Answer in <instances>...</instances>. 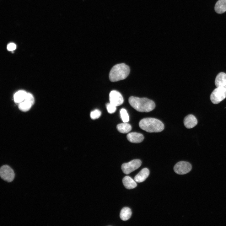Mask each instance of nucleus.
I'll return each mask as SVG.
<instances>
[{"mask_svg": "<svg viewBox=\"0 0 226 226\" xmlns=\"http://www.w3.org/2000/svg\"><path fill=\"white\" fill-rule=\"evenodd\" d=\"M129 103L136 110L140 112H149L155 107L154 102L146 98H139L132 96L128 99Z\"/></svg>", "mask_w": 226, "mask_h": 226, "instance_id": "f257e3e1", "label": "nucleus"}, {"mask_svg": "<svg viewBox=\"0 0 226 226\" xmlns=\"http://www.w3.org/2000/svg\"><path fill=\"white\" fill-rule=\"evenodd\" d=\"M139 125L141 129L149 132H158L164 129V124L160 121L154 118H146L139 121Z\"/></svg>", "mask_w": 226, "mask_h": 226, "instance_id": "f03ea898", "label": "nucleus"}, {"mask_svg": "<svg viewBox=\"0 0 226 226\" xmlns=\"http://www.w3.org/2000/svg\"><path fill=\"white\" fill-rule=\"evenodd\" d=\"M130 72L129 67L124 63L114 65L111 69L109 74L110 81L117 82L125 79Z\"/></svg>", "mask_w": 226, "mask_h": 226, "instance_id": "7ed1b4c3", "label": "nucleus"}, {"mask_svg": "<svg viewBox=\"0 0 226 226\" xmlns=\"http://www.w3.org/2000/svg\"><path fill=\"white\" fill-rule=\"evenodd\" d=\"M0 176L3 180L10 182L14 178L15 174L13 169L8 165L2 166L0 169Z\"/></svg>", "mask_w": 226, "mask_h": 226, "instance_id": "20e7f679", "label": "nucleus"}, {"mask_svg": "<svg viewBox=\"0 0 226 226\" xmlns=\"http://www.w3.org/2000/svg\"><path fill=\"white\" fill-rule=\"evenodd\" d=\"M141 161L139 159H135L123 164L121 166L123 172L128 174L138 168L141 165Z\"/></svg>", "mask_w": 226, "mask_h": 226, "instance_id": "39448f33", "label": "nucleus"}, {"mask_svg": "<svg viewBox=\"0 0 226 226\" xmlns=\"http://www.w3.org/2000/svg\"><path fill=\"white\" fill-rule=\"evenodd\" d=\"M226 97V90L222 88H217L212 93L210 98L212 102L217 104Z\"/></svg>", "mask_w": 226, "mask_h": 226, "instance_id": "423d86ee", "label": "nucleus"}, {"mask_svg": "<svg viewBox=\"0 0 226 226\" xmlns=\"http://www.w3.org/2000/svg\"><path fill=\"white\" fill-rule=\"evenodd\" d=\"M191 164L188 162L181 161L178 162L175 165L174 170L175 172L179 175H184L189 172L191 170Z\"/></svg>", "mask_w": 226, "mask_h": 226, "instance_id": "0eeeda50", "label": "nucleus"}, {"mask_svg": "<svg viewBox=\"0 0 226 226\" xmlns=\"http://www.w3.org/2000/svg\"><path fill=\"white\" fill-rule=\"evenodd\" d=\"M110 103L116 106L122 105L124 100L121 94L118 91L113 90L111 91L109 94Z\"/></svg>", "mask_w": 226, "mask_h": 226, "instance_id": "6e6552de", "label": "nucleus"}, {"mask_svg": "<svg viewBox=\"0 0 226 226\" xmlns=\"http://www.w3.org/2000/svg\"><path fill=\"white\" fill-rule=\"evenodd\" d=\"M215 83L217 88L226 90V74L223 72L218 73L216 78Z\"/></svg>", "mask_w": 226, "mask_h": 226, "instance_id": "1a4fd4ad", "label": "nucleus"}, {"mask_svg": "<svg viewBox=\"0 0 226 226\" xmlns=\"http://www.w3.org/2000/svg\"><path fill=\"white\" fill-rule=\"evenodd\" d=\"M126 137L127 140L132 143H140L144 139V137L142 134L136 132L129 133L127 135Z\"/></svg>", "mask_w": 226, "mask_h": 226, "instance_id": "9d476101", "label": "nucleus"}, {"mask_svg": "<svg viewBox=\"0 0 226 226\" xmlns=\"http://www.w3.org/2000/svg\"><path fill=\"white\" fill-rule=\"evenodd\" d=\"M197 123L196 117L192 115H189L186 116L184 120V124L187 128H191L195 126Z\"/></svg>", "mask_w": 226, "mask_h": 226, "instance_id": "9b49d317", "label": "nucleus"}, {"mask_svg": "<svg viewBox=\"0 0 226 226\" xmlns=\"http://www.w3.org/2000/svg\"><path fill=\"white\" fill-rule=\"evenodd\" d=\"M149 174L148 169L147 168H143L135 176L134 180L137 182H142L146 179Z\"/></svg>", "mask_w": 226, "mask_h": 226, "instance_id": "f8f14e48", "label": "nucleus"}, {"mask_svg": "<svg viewBox=\"0 0 226 226\" xmlns=\"http://www.w3.org/2000/svg\"><path fill=\"white\" fill-rule=\"evenodd\" d=\"M122 182L125 188L128 189L134 188L137 186L135 180L128 176H125L123 178Z\"/></svg>", "mask_w": 226, "mask_h": 226, "instance_id": "ddd939ff", "label": "nucleus"}, {"mask_svg": "<svg viewBox=\"0 0 226 226\" xmlns=\"http://www.w3.org/2000/svg\"><path fill=\"white\" fill-rule=\"evenodd\" d=\"M214 9L218 13L222 14L226 11V0H218L216 3Z\"/></svg>", "mask_w": 226, "mask_h": 226, "instance_id": "4468645a", "label": "nucleus"}, {"mask_svg": "<svg viewBox=\"0 0 226 226\" xmlns=\"http://www.w3.org/2000/svg\"><path fill=\"white\" fill-rule=\"evenodd\" d=\"M132 212L131 209L128 207H123L120 213V218L123 221H126L131 217Z\"/></svg>", "mask_w": 226, "mask_h": 226, "instance_id": "2eb2a0df", "label": "nucleus"}, {"mask_svg": "<svg viewBox=\"0 0 226 226\" xmlns=\"http://www.w3.org/2000/svg\"><path fill=\"white\" fill-rule=\"evenodd\" d=\"M117 130L121 133H126L129 132L132 129L131 125L126 122L119 124L116 126Z\"/></svg>", "mask_w": 226, "mask_h": 226, "instance_id": "dca6fc26", "label": "nucleus"}, {"mask_svg": "<svg viewBox=\"0 0 226 226\" xmlns=\"http://www.w3.org/2000/svg\"><path fill=\"white\" fill-rule=\"evenodd\" d=\"M27 93L24 91L20 90L17 92L14 95V99L16 103H20L24 101Z\"/></svg>", "mask_w": 226, "mask_h": 226, "instance_id": "f3484780", "label": "nucleus"}, {"mask_svg": "<svg viewBox=\"0 0 226 226\" xmlns=\"http://www.w3.org/2000/svg\"><path fill=\"white\" fill-rule=\"evenodd\" d=\"M32 105L30 103L24 100L19 103V108L21 111L26 112L29 110Z\"/></svg>", "mask_w": 226, "mask_h": 226, "instance_id": "a211bd4d", "label": "nucleus"}, {"mask_svg": "<svg viewBox=\"0 0 226 226\" xmlns=\"http://www.w3.org/2000/svg\"><path fill=\"white\" fill-rule=\"evenodd\" d=\"M121 117L124 122H127L129 121L128 114L126 109H121L120 111Z\"/></svg>", "mask_w": 226, "mask_h": 226, "instance_id": "6ab92c4d", "label": "nucleus"}, {"mask_svg": "<svg viewBox=\"0 0 226 226\" xmlns=\"http://www.w3.org/2000/svg\"><path fill=\"white\" fill-rule=\"evenodd\" d=\"M101 115V111L98 109H95L91 112L90 116L92 119L94 120L98 118Z\"/></svg>", "mask_w": 226, "mask_h": 226, "instance_id": "aec40b11", "label": "nucleus"}, {"mask_svg": "<svg viewBox=\"0 0 226 226\" xmlns=\"http://www.w3.org/2000/svg\"><path fill=\"white\" fill-rule=\"evenodd\" d=\"M106 106L107 111L109 113H114L116 110V106L110 103H107Z\"/></svg>", "mask_w": 226, "mask_h": 226, "instance_id": "412c9836", "label": "nucleus"}, {"mask_svg": "<svg viewBox=\"0 0 226 226\" xmlns=\"http://www.w3.org/2000/svg\"><path fill=\"white\" fill-rule=\"evenodd\" d=\"M24 100L30 102L32 105H33L35 102V100L32 94L30 93H27Z\"/></svg>", "mask_w": 226, "mask_h": 226, "instance_id": "4be33fe9", "label": "nucleus"}, {"mask_svg": "<svg viewBox=\"0 0 226 226\" xmlns=\"http://www.w3.org/2000/svg\"><path fill=\"white\" fill-rule=\"evenodd\" d=\"M16 48V45L13 43H10L7 46V49L8 50L12 51L14 50Z\"/></svg>", "mask_w": 226, "mask_h": 226, "instance_id": "5701e85b", "label": "nucleus"}]
</instances>
